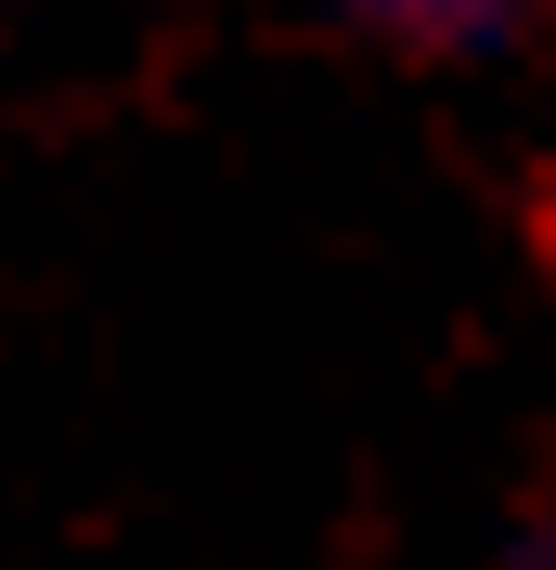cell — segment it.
<instances>
[{
  "label": "cell",
  "instance_id": "obj_1",
  "mask_svg": "<svg viewBox=\"0 0 556 570\" xmlns=\"http://www.w3.org/2000/svg\"><path fill=\"white\" fill-rule=\"evenodd\" d=\"M363 13H388L401 39H505L530 0H363Z\"/></svg>",
  "mask_w": 556,
  "mask_h": 570
}]
</instances>
